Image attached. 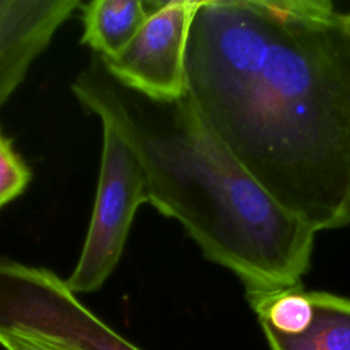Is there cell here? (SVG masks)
<instances>
[{
  "label": "cell",
  "mask_w": 350,
  "mask_h": 350,
  "mask_svg": "<svg viewBox=\"0 0 350 350\" xmlns=\"http://www.w3.org/2000/svg\"><path fill=\"white\" fill-rule=\"evenodd\" d=\"M187 97L228 150L316 232L350 226V12L323 0H208Z\"/></svg>",
  "instance_id": "obj_1"
},
{
  "label": "cell",
  "mask_w": 350,
  "mask_h": 350,
  "mask_svg": "<svg viewBox=\"0 0 350 350\" xmlns=\"http://www.w3.org/2000/svg\"><path fill=\"white\" fill-rule=\"evenodd\" d=\"M120 89L148 202L176 220L206 260L231 271L246 295L301 286L316 231L264 189L187 96L153 103Z\"/></svg>",
  "instance_id": "obj_2"
},
{
  "label": "cell",
  "mask_w": 350,
  "mask_h": 350,
  "mask_svg": "<svg viewBox=\"0 0 350 350\" xmlns=\"http://www.w3.org/2000/svg\"><path fill=\"white\" fill-rule=\"evenodd\" d=\"M71 90L101 123L103 148L85 242L66 279L77 293L97 291L116 269L139 205L149 201L146 171L130 127L122 89L100 56H92Z\"/></svg>",
  "instance_id": "obj_3"
},
{
  "label": "cell",
  "mask_w": 350,
  "mask_h": 350,
  "mask_svg": "<svg viewBox=\"0 0 350 350\" xmlns=\"http://www.w3.org/2000/svg\"><path fill=\"white\" fill-rule=\"evenodd\" d=\"M0 332L64 350H141L89 310L53 271L0 256Z\"/></svg>",
  "instance_id": "obj_4"
},
{
  "label": "cell",
  "mask_w": 350,
  "mask_h": 350,
  "mask_svg": "<svg viewBox=\"0 0 350 350\" xmlns=\"http://www.w3.org/2000/svg\"><path fill=\"white\" fill-rule=\"evenodd\" d=\"M198 3H148L149 15L131 42L118 56L101 59L109 75L153 103L186 97V49Z\"/></svg>",
  "instance_id": "obj_5"
},
{
  "label": "cell",
  "mask_w": 350,
  "mask_h": 350,
  "mask_svg": "<svg viewBox=\"0 0 350 350\" xmlns=\"http://www.w3.org/2000/svg\"><path fill=\"white\" fill-rule=\"evenodd\" d=\"M81 5L78 0H0V108Z\"/></svg>",
  "instance_id": "obj_6"
},
{
  "label": "cell",
  "mask_w": 350,
  "mask_h": 350,
  "mask_svg": "<svg viewBox=\"0 0 350 350\" xmlns=\"http://www.w3.org/2000/svg\"><path fill=\"white\" fill-rule=\"evenodd\" d=\"M82 38L101 59L118 56L135 37L149 15L141 0H92L82 3Z\"/></svg>",
  "instance_id": "obj_7"
},
{
  "label": "cell",
  "mask_w": 350,
  "mask_h": 350,
  "mask_svg": "<svg viewBox=\"0 0 350 350\" xmlns=\"http://www.w3.org/2000/svg\"><path fill=\"white\" fill-rule=\"evenodd\" d=\"M314 316L309 328L297 336L262 331L269 350H350V298L310 291Z\"/></svg>",
  "instance_id": "obj_8"
},
{
  "label": "cell",
  "mask_w": 350,
  "mask_h": 350,
  "mask_svg": "<svg viewBox=\"0 0 350 350\" xmlns=\"http://www.w3.org/2000/svg\"><path fill=\"white\" fill-rule=\"evenodd\" d=\"M262 331L284 336L304 334L312 324L314 305L302 284L272 293L246 295Z\"/></svg>",
  "instance_id": "obj_9"
},
{
  "label": "cell",
  "mask_w": 350,
  "mask_h": 350,
  "mask_svg": "<svg viewBox=\"0 0 350 350\" xmlns=\"http://www.w3.org/2000/svg\"><path fill=\"white\" fill-rule=\"evenodd\" d=\"M31 180V171L0 127V208L19 197Z\"/></svg>",
  "instance_id": "obj_10"
},
{
  "label": "cell",
  "mask_w": 350,
  "mask_h": 350,
  "mask_svg": "<svg viewBox=\"0 0 350 350\" xmlns=\"http://www.w3.org/2000/svg\"><path fill=\"white\" fill-rule=\"evenodd\" d=\"M0 346L5 350H64L37 338L0 332Z\"/></svg>",
  "instance_id": "obj_11"
}]
</instances>
